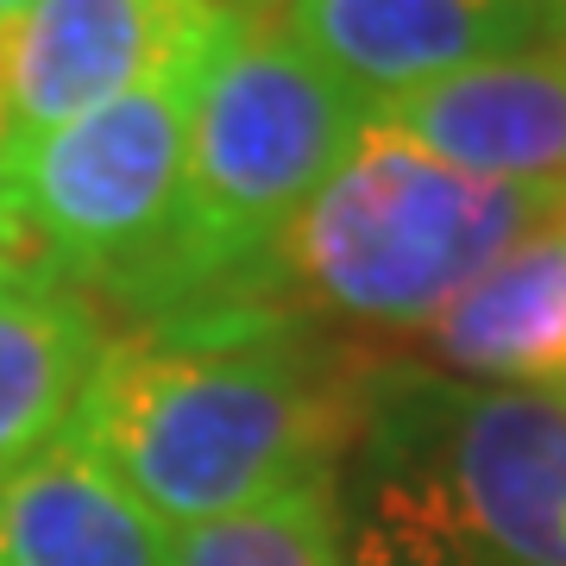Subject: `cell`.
I'll return each instance as SVG.
<instances>
[{"mask_svg":"<svg viewBox=\"0 0 566 566\" xmlns=\"http://www.w3.org/2000/svg\"><path fill=\"white\" fill-rule=\"evenodd\" d=\"M371 365L308 315L114 327L70 441L164 528L214 523L340 479Z\"/></svg>","mask_w":566,"mask_h":566,"instance_id":"6da1fadb","label":"cell"},{"mask_svg":"<svg viewBox=\"0 0 566 566\" xmlns=\"http://www.w3.org/2000/svg\"><path fill=\"white\" fill-rule=\"evenodd\" d=\"M340 528L346 566H566V397L378 359Z\"/></svg>","mask_w":566,"mask_h":566,"instance_id":"7a4b0ae2","label":"cell"},{"mask_svg":"<svg viewBox=\"0 0 566 566\" xmlns=\"http://www.w3.org/2000/svg\"><path fill=\"white\" fill-rule=\"evenodd\" d=\"M378 120L277 20H227L196 95L189 189L164 277L133 327L290 315L271 283L283 227Z\"/></svg>","mask_w":566,"mask_h":566,"instance_id":"3957f363","label":"cell"},{"mask_svg":"<svg viewBox=\"0 0 566 566\" xmlns=\"http://www.w3.org/2000/svg\"><path fill=\"white\" fill-rule=\"evenodd\" d=\"M566 214V182H491L390 126H365L346 164L283 227L271 283L308 322L422 334L510 245Z\"/></svg>","mask_w":566,"mask_h":566,"instance_id":"277c9868","label":"cell"},{"mask_svg":"<svg viewBox=\"0 0 566 566\" xmlns=\"http://www.w3.org/2000/svg\"><path fill=\"white\" fill-rule=\"evenodd\" d=\"M221 25L145 82H133L126 95L44 133L25 158L0 170L7 271L70 283L126 322L139 315L182 227L196 95Z\"/></svg>","mask_w":566,"mask_h":566,"instance_id":"5b68a950","label":"cell"},{"mask_svg":"<svg viewBox=\"0 0 566 566\" xmlns=\"http://www.w3.org/2000/svg\"><path fill=\"white\" fill-rule=\"evenodd\" d=\"M221 20L227 13L208 0H32L7 57L0 170L25 158L44 133L182 57Z\"/></svg>","mask_w":566,"mask_h":566,"instance_id":"8992f818","label":"cell"},{"mask_svg":"<svg viewBox=\"0 0 566 566\" xmlns=\"http://www.w3.org/2000/svg\"><path fill=\"white\" fill-rule=\"evenodd\" d=\"M271 20L371 114L472 63L560 39L535 0H283Z\"/></svg>","mask_w":566,"mask_h":566,"instance_id":"52a82bcc","label":"cell"},{"mask_svg":"<svg viewBox=\"0 0 566 566\" xmlns=\"http://www.w3.org/2000/svg\"><path fill=\"white\" fill-rule=\"evenodd\" d=\"M378 126L491 182H566V39L472 63L378 107Z\"/></svg>","mask_w":566,"mask_h":566,"instance_id":"ba28073f","label":"cell"},{"mask_svg":"<svg viewBox=\"0 0 566 566\" xmlns=\"http://www.w3.org/2000/svg\"><path fill=\"white\" fill-rule=\"evenodd\" d=\"M114 315L70 283L0 264V479L70 441Z\"/></svg>","mask_w":566,"mask_h":566,"instance_id":"9c48e42d","label":"cell"},{"mask_svg":"<svg viewBox=\"0 0 566 566\" xmlns=\"http://www.w3.org/2000/svg\"><path fill=\"white\" fill-rule=\"evenodd\" d=\"M447 378L560 385L566 378V214L510 245L416 334Z\"/></svg>","mask_w":566,"mask_h":566,"instance_id":"30bf717a","label":"cell"},{"mask_svg":"<svg viewBox=\"0 0 566 566\" xmlns=\"http://www.w3.org/2000/svg\"><path fill=\"white\" fill-rule=\"evenodd\" d=\"M0 566H170V528L76 441L0 479Z\"/></svg>","mask_w":566,"mask_h":566,"instance_id":"8fae6325","label":"cell"},{"mask_svg":"<svg viewBox=\"0 0 566 566\" xmlns=\"http://www.w3.org/2000/svg\"><path fill=\"white\" fill-rule=\"evenodd\" d=\"M170 566H346L340 479H315L214 523L170 528Z\"/></svg>","mask_w":566,"mask_h":566,"instance_id":"7c38bea8","label":"cell"},{"mask_svg":"<svg viewBox=\"0 0 566 566\" xmlns=\"http://www.w3.org/2000/svg\"><path fill=\"white\" fill-rule=\"evenodd\" d=\"M25 7H32V0H0V39H7V32H20Z\"/></svg>","mask_w":566,"mask_h":566,"instance_id":"4fadbf2b","label":"cell"},{"mask_svg":"<svg viewBox=\"0 0 566 566\" xmlns=\"http://www.w3.org/2000/svg\"><path fill=\"white\" fill-rule=\"evenodd\" d=\"M7 57H13V32L0 39V133H7Z\"/></svg>","mask_w":566,"mask_h":566,"instance_id":"5bb4252c","label":"cell"},{"mask_svg":"<svg viewBox=\"0 0 566 566\" xmlns=\"http://www.w3.org/2000/svg\"><path fill=\"white\" fill-rule=\"evenodd\" d=\"M535 7H542V20H547V25H554V32L566 39V0H535Z\"/></svg>","mask_w":566,"mask_h":566,"instance_id":"9a60e30c","label":"cell"},{"mask_svg":"<svg viewBox=\"0 0 566 566\" xmlns=\"http://www.w3.org/2000/svg\"><path fill=\"white\" fill-rule=\"evenodd\" d=\"M554 390H560V397H566V378H560V385H554Z\"/></svg>","mask_w":566,"mask_h":566,"instance_id":"2e32d148","label":"cell"}]
</instances>
